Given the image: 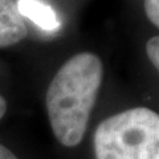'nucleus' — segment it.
Returning <instances> with one entry per match:
<instances>
[{
    "label": "nucleus",
    "instance_id": "obj_1",
    "mask_svg": "<svg viewBox=\"0 0 159 159\" xmlns=\"http://www.w3.org/2000/svg\"><path fill=\"white\" fill-rule=\"evenodd\" d=\"M102 76L101 60L89 52L69 58L54 74L45 105L53 134L61 145L74 147L84 139Z\"/></svg>",
    "mask_w": 159,
    "mask_h": 159
},
{
    "label": "nucleus",
    "instance_id": "obj_2",
    "mask_svg": "<svg viewBox=\"0 0 159 159\" xmlns=\"http://www.w3.org/2000/svg\"><path fill=\"white\" fill-rule=\"evenodd\" d=\"M96 159H159V114L147 107L117 113L98 125Z\"/></svg>",
    "mask_w": 159,
    "mask_h": 159
},
{
    "label": "nucleus",
    "instance_id": "obj_3",
    "mask_svg": "<svg viewBox=\"0 0 159 159\" xmlns=\"http://www.w3.org/2000/svg\"><path fill=\"white\" fill-rule=\"evenodd\" d=\"M28 34L27 24L13 0H0V48L15 45Z\"/></svg>",
    "mask_w": 159,
    "mask_h": 159
},
{
    "label": "nucleus",
    "instance_id": "obj_4",
    "mask_svg": "<svg viewBox=\"0 0 159 159\" xmlns=\"http://www.w3.org/2000/svg\"><path fill=\"white\" fill-rule=\"evenodd\" d=\"M16 4L23 17L29 19L44 31L54 32L61 25L53 8L41 0H17Z\"/></svg>",
    "mask_w": 159,
    "mask_h": 159
},
{
    "label": "nucleus",
    "instance_id": "obj_5",
    "mask_svg": "<svg viewBox=\"0 0 159 159\" xmlns=\"http://www.w3.org/2000/svg\"><path fill=\"white\" fill-rule=\"evenodd\" d=\"M146 52L150 61L159 72V36L151 37L146 44Z\"/></svg>",
    "mask_w": 159,
    "mask_h": 159
},
{
    "label": "nucleus",
    "instance_id": "obj_6",
    "mask_svg": "<svg viewBox=\"0 0 159 159\" xmlns=\"http://www.w3.org/2000/svg\"><path fill=\"white\" fill-rule=\"evenodd\" d=\"M145 12L147 19L159 29V0H145Z\"/></svg>",
    "mask_w": 159,
    "mask_h": 159
},
{
    "label": "nucleus",
    "instance_id": "obj_7",
    "mask_svg": "<svg viewBox=\"0 0 159 159\" xmlns=\"http://www.w3.org/2000/svg\"><path fill=\"white\" fill-rule=\"evenodd\" d=\"M0 159H19V158L8 147H6L3 143H0Z\"/></svg>",
    "mask_w": 159,
    "mask_h": 159
},
{
    "label": "nucleus",
    "instance_id": "obj_8",
    "mask_svg": "<svg viewBox=\"0 0 159 159\" xmlns=\"http://www.w3.org/2000/svg\"><path fill=\"white\" fill-rule=\"evenodd\" d=\"M7 111V101L2 94H0V119L4 117V114Z\"/></svg>",
    "mask_w": 159,
    "mask_h": 159
}]
</instances>
